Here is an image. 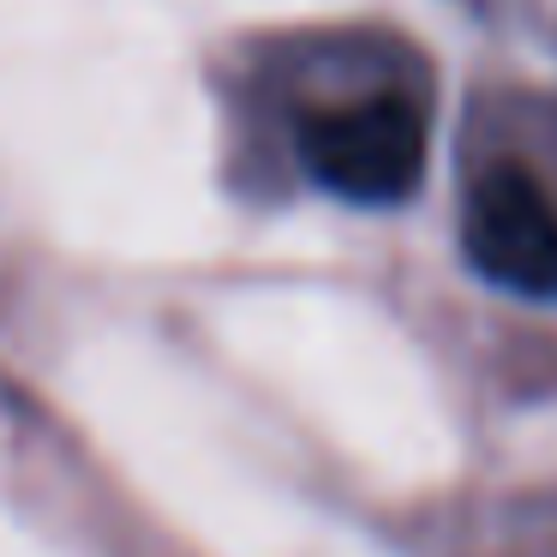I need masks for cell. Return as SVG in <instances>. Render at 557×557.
Wrapping results in <instances>:
<instances>
[{"instance_id":"6da1fadb","label":"cell","mask_w":557,"mask_h":557,"mask_svg":"<svg viewBox=\"0 0 557 557\" xmlns=\"http://www.w3.org/2000/svg\"><path fill=\"white\" fill-rule=\"evenodd\" d=\"M300 169L330 198L366 210L408 205L425 181V114L401 90L330 102L300 121Z\"/></svg>"},{"instance_id":"7a4b0ae2","label":"cell","mask_w":557,"mask_h":557,"mask_svg":"<svg viewBox=\"0 0 557 557\" xmlns=\"http://www.w3.org/2000/svg\"><path fill=\"white\" fill-rule=\"evenodd\" d=\"M461 252L521 300H557V205L528 169L497 162L461 198Z\"/></svg>"}]
</instances>
